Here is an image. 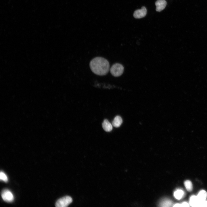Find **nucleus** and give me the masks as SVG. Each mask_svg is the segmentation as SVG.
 Here are the masks:
<instances>
[{"mask_svg": "<svg viewBox=\"0 0 207 207\" xmlns=\"http://www.w3.org/2000/svg\"><path fill=\"white\" fill-rule=\"evenodd\" d=\"M201 201L199 200L197 196H192L190 198L189 203L193 207H199Z\"/></svg>", "mask_w": 207, "mask_h": 207, "instance_id": "7", "label": "nucleus"}, {"mask_svg": "<svg viewBox=\"0 0 207 207\" xmlns=\"http://www.w3.org/2000/svg\"><path fill=\"white\" fill-rule=\"evenodd\" d=\"M90 68L93 72L99 76L107 74L109 70L110 64L108 61L104 58L97 57L90 62Z\"/></svg>", "mask_w": 207, "mask_h": 207, "instance_id": "1", "label": "nucleus"}, {"mask_svg": "<svg viewBox=\"0 0 207 207\" xmlns=\"http://www.w3.org/2000/svg\"><path fill=\"white\" fill-rule=\"evenodd\" d=\"M182 207H189V204L187 202H184L181 204Z\"/></svg>", "mask_w": 207, "mask_h": 207, "instance_id": "16", "label": "nucleus"}, {"mask_svg": "<svg viewBox=\"0 0 207 207\" xmlns=\"http://www.w3.org/2000/svg\"><path fill=\"white\" fill-rule=\"evenodd\" d=\"M185 187L187 190L189 191H191L193 189L192 184L191 182L189 180L185 181L184 183Z\"/></svg>", "mask_w": 207, "mask_h": 207, "instance_id": "12", "label": "nucleus"}, {"mask_svg": "<svg viewBox=\"0 0 207 207\" xmlns=\"http://www.w3.org/2000/svg\"><path fill=\"white\" fill-rule=\"evenodd\" d=\"M0 179L1 180L5 182L8 181V178L6 175L3 172L1 171L0 173Z\"/></svg>", "mask_w": 207, "mask_h": 207, "instance_id": "14", "label": "nucleus"}, {"mask_svg": "<svg viewBox=\"0 0 207 207\" xmlns=\"http://www.w3.org/2000/svg\"><path fill=\"white\" fill-rule=\"evenodd\" d=\"M173 207H182L181 204H175L173 206Z\"/></svg>", "mask_w": 207, "mask_h": 207, "instance_id": "17", "label": "nucleus"}, {"mask_svg": "<svg viewBox=\"0 0 207 207\" xmlns=\"http://www.w3.org/2000/svg\"><path fill=\"white\" fill-rule=\"evenodd\" d=\"M122 122V120L121 117L119 116H117L114 118L112 124L114 127H118L121 125Z\"/></svg>", "mask_w": 207, "mask_h": 207, "instance_id": "9", "label": "nucleus"}, {"mask_svg": "<svg viewBox=\"0 0 207 207\" xmlns=\"http://www.w3.org/2000/svg\"><path fill=\"white\" fill-rule=\"evenodd\" d=\"M72 201V199L70 197L65 196L58 200L55 203V206L56 207H67Z\"/></svg>", "mask_w": 207, "mask_h": 207, "instance_id": "3", "label": "nucleus"}, {"mask_svg": "<svg viewBox=\"0 0 207 207\" xmlns=\"http://www.w3.org/2000/svg\"><path fill=\"white\" fill-rule=\"evenodd\" d=\"M199 207H207V201L205 200L201 202Z\"/></svg>", "mask_w": 207, "mask_h": 207, "instance_id": "15", "label": "nucleus"}, {"mask_svg": "<svg viewBox=\"0 0 207 207\" xmlns=\"http://www.w3.org/2000/svg\"><path fill=\"white\" fill-rule=\"evenodd\" d=\"M184 192L181 189H178L175 191L174 193V197L177 199L179 200L184 196Z\"/></svg>", "mask_w": 207, "mask_h": 207, "instance_id": "11", "label": "nucleus"}, {"mask_svg": "<svg viewBox=\"0 0 207 207\" xmlns=\"http://www.w3.org/2000/svg\"><path fill=\"white\" fill-rule=\"evenodd\" d=\"M197 196L201 202L205 201L207 197V193L204 190H201L198 193Z\"/></svg>", "mask_w": 207, "mask_h": 207, "instance_id": "10", "label": "nucleus"}, {"mask_svg": "<svg viewBox=\"0 0 207 207\" xmlns=\"http://www.w3.org/2000/svg\"><path fill=\"white\" fill-rule=\"evenodd\" d=\"M147 13V10L144 7H142L141 9L137 10L135 11L133 16L136 18H140L145 16Z\"/></svg>", "mask_w": 207, "mask_h": 207, "instance_id": "5", "label": "nucleus"}, {"mask_svg": "<svg viewBox=\"0 0 207 207\" xmlns=\"http://www.w3.org/2000/svg\"><path fill=\"white\" fill-rule=\"evenodd\" d=\"M166 2L164 0H158L155 3L156 6V10L160 12L163 10L166 7Z\"/></svg>", "mask_w": 207, "mask_h": 207, "instance_id": "6", "label": "nucleus"}, {"mask_svg": "<svg viewBox=\"0 0 207 207\" xmlns=\"http://www.w3.org/2000/svg\"><path fill=\"white\" fill-rule=\"evenodd\" d=\"M102 126L103 129L106 132H109L112 129L113 125L108 120L105 119L102 124Z\"/></svg>", "mask_w": 207, "mask_h": 207, "instance_id": "8", "label": "nucleus"}, {"mask_svg": "<svg viewBox=\"0 0 207 207\" xmlns=\"http://www.w3.org/2000/svg\"><path fill=\"white\" fill-rule=\"evenodd\" d=\"M172 204V202L169 200H165L160 202V205L162 207L170 206Z\"/></svg>", "mask_w": 207, "mask_h": 207, "instance_id": "13", "label": "nucleus"}, {"mask_svg": "<svg viewBox=\"0 0 207 207\" xmlns=\"http://www.w3.org/2000/svg\"><path fill=\"white\" fill-rule=\"evenodd\" d=\"M1 196L3 200L6 202H11L14 200V196L12 192L8 189H4L1 192Z\"/></svg>", "mask_w": 207, "mask_h": 207, "instance_id": "4", "label": "nucleus"}, {"mask_svg": "<svg viewBox=\"0 0 207 207\" xmlns=\"http://www.w3.org/2000/svg\"><path fill=\"white\" fill-rule=\"evenodd\" d=\"M124 71V67L123 66L119 63L114 64L110 69L111 74L115 77L120 76L123 73Z\"/></svg>", "mask_w": 207, "mask_h": 207, "instance_id": "2", "label": "nucleus"}]
</instances>
